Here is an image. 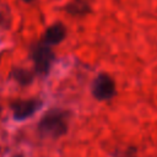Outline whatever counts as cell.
Returning a JSON list of instances; mask_svg holds the SVG:
<instances>
[{
    "label": "cell",
    "mask_w": 157,
    "mask_h": 157,
    "mask_svg": "<svg viewBox=\"0 0 157 157\" xmlns=\"http://www.w3.org/2000/svg\"><path fill=\"white\" fill-rule=\"evenodd\" d=\"M70 112L50 109L38 123V134L43 139H58L67 132Z\"/></svg>",
    "instance_id": "1"
},
{
    "label": "cell",
    "mask_w": 157,
    "mask_h": 157,
    "mask_svg": "<svg viewBox=\"0 0 157 157\" xmlns=\"http://www.w3.org/2000/svg\"><path fill=\"white\" fill-rule=\"evenodd\" d=\"M32 59L34 63V71L39 75H47L54 60V53L47 43H38L32 49Z\"/></svg>",
    "instance_id": "2"
},
{
    "label": "cell",
    "mask_w": 157,
    "mask_h": 157,
    "mask_svg": "<svg viewBox=\"0 0 157 157\" xmlns=\"http://www.w3.org/2000/svg\"><path fill=\"white\" fill-rule=\"evenodd\" d=\"M92 94L97 101H108L115 96V82L108 74H99L92 83Z\"/></svg>",
    "instance_id": "3"
},
{
    "label": "cell",
    "mask_w": 157,
    "mask_h": 157,
    "mask_svg": "<svg viewBox=\"0 0 157 157\" xmlns=\"http://www.w3.org/2000/svg\"><path fill=\"white\" fill-rule=\"evenodd\" d=\"M42 107L39 99H17L11 104L12 115L15 120H25L33 115Z\"/></svg>",
    "instance_id": "4"
},
{
    "label": "cell",
    "mask_w": 157,
    "mask_h": 157,
    "mask_svg": "<svg viewBox=\"0 0 157 157\" xmlns=\"http://www.w3.org/2000/svg\"><path fill=\"white\" fill-rule=\"evenodd\" d=\"M66 34V29L61 23H55L53 26H50L44 34V43L49 44V45H55L59 44Z\"/></svg>",
    "instance_id": "5"
},
{
    "label": "cell",
    "mask_w": 157,
    "mask_h": 157,
    "mask_svg": "<svg viewBox=\"0 0 157 157\" xmlns=\"http://www.w3.org/2000/svg\"><path fill=\"white\" fill-rule=\"evenodd\" d=\"M12 76H13V78H15L20 85L26 86V85H29V83L33 81V76H34V75H33L32 71H28V70L17 67V69H13Z\"/></svg>",
    "instance_id": "6"
},
{
    "label": "cell",
    "mask_w": 157,
    "mask_h": 157,
    "mask_svg": "<svg viewBox=\"0 0 157 157\" xmlns=\"http://www.w3.org/2000/svg\"><path fill=\"white\" fill-rule=\"evenodd\" d=\"M66 11L69 13H71V15L77 16V15H85V13H87L90 11V9H88V5L85 1H82V0H74L72 2H70L67 5Z\"/></svg>",
    "instance_id": "7"
},
{
    "label": "cell",
    "mask_w": 157,
    "mask_h": 157,
    "mask_svg": "<svg viewBox=\"0 0 157 157\" xmlns=\"http://www.w3.org/2000/svg\"><path fill=\"white\" fill-rule=\"evenodd\" d=\"M117 157H137V156H136V150H135L134 147H130L129 150L121 152V153H120L119 156H117Z\"/></svg>",
    "instance_id": "8"
},
{
    "label": "cell",
    "mask_w": 157,
    "mask_h": 157,
    "mask_svg": "<svg viewBox=\"0 0 157 157\" xmlns=\"http://www.w3.org/2000/svg\"><path fill=\"white\" fill-rule=\"evenodd\" d=\"M12 157H23L22 155H15V156H12Z\"/></svg>",
    "instance_id": "9"
},
{
    "label": "cell",
    "mask_w": 157,
    "mask_h": 157,
    "mask_svg": "<svg viewBox=\"0 0 157 157\" xmlns=\"http://www.w3.org/2000/svg\"><path fill=\"white\" fill-rule=\"evenodd\" d=\"M25 1H27V2H29V1H32V0H25Z\"/></svg>",
    "instance_id": "10"
}]
</instances>
